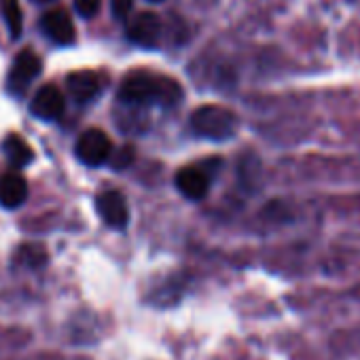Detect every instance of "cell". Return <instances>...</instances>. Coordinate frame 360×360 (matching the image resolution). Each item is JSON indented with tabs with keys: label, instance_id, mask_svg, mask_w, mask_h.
Listing matches in <instances>:
<instances>
[{
	"label": "cell",
	"instance_id": "obj_15",
	"mask_svg": "<svg viewBox=\"0 0 360 360\" xmlns=\"http://www.w3.org/2000/svg\"><path fill=\"white\" fill-rule=\"evenodd\" d=\"M112 159H110V165L115 167V169H123V167H127V165H131V161H134V148L131 146H123L117 155H110Z\"/></svg>",
	"mask_w": 360,
	"mask_h": 360
},
{
	"label": "cell",
	"instance_id": "obj_11",
	"mask_svg": "<svg viewBox=\"0 0 360 360\" xmlns=\"http://www.w3.org/2000/svg\"><path fill=\"white\" fill-rule=\"evenodd\" d=\"M68 91L77 102H91L100 94V79L94 70H75L66 79Z\"/></svg>",
	"mask_w": 360,
	"mask_h": 360
},
{
	"label": "cell",
	"instance_id": "obj_8",
	"mask_svg": "<svg viewBox=\"0 0 360 360\" xmlns=\"http://www.w3.org/2000/svg\"><path fill=\"white\" fill-rule=\"evenodd\" d=\"M41 28L47 39H51L58 45H70L77 39L72 18L66 9H53L47 11L41 20Z\"/></svg>",
	"mask_w": 360,
	"mask_h": 360
},
{
	"label": "cell",
	"instance_id": "obj_17",
	"mask_svg": "<svg viewBox=\"0 0 360 360\" xmlns=\"http://www.w3.org/2000/svg\"><path fill=\"white\" fill-rule=\"evenodd\" d=\"M37 3H53V0H37Z\"/></svg>",
	"mask_w": 360,
	"mask_h": 360
},
{
	"label": "cell",
	"instance_id": "obj_14",
	"mask_svg": "<svg viewBox=\"0 0 360 360\" xmlns=\"http://www.w3.org/2000/svg\"><path fill=\"white\" fill-rule=\"evenodd\" d=\"M102 0H75V9L81 18H94L100 11Z\"/></svg>",
	"mask_w": 360,
	"mask_h": 360
},
{
	"label": "cell",
	"instance_id": "obj_10",
	"mask_svg": "<svg viewBox=\"0 0 360 360\" xmlns=\"http://www.w3.org/2000/svg\"><path fill=\"white\" fill-rule=\"evenodd\" d=\"M28 198V183L18 172H9L0 178V206L9 210L20 208Z\"/></svg>",
	"mask_w": 360,
	"mask_h": 360
},
{
	"label": "cell",
	"instance_id": "obj_1",
	"mask_svg": "<svg viewBox=\"0 0 360 360\" xmlns=\"http://www.w3.org/2000/svg\"><path fill=\"white\" fill-rule=\"evenodd\" d=\"M119 100L131 106H174L183 100V87L169 77L153 75L148 70H134L123 79Z\"/></svg>",
	"mask_w": 360,
	"mask_h": 360
},
{
	"label": "cell",
	"instance_id": "obj_4",
	"mask_svg": "<svg viewBox=\"0 0 360 360\" xmlns=\"http://www.w3.org/2000/svg\"><path fill=\"white\" fill-rule=\"evenodd\" d=\"M41 68H43L41 58H39L34 51L24 49V51L15 58V64H13L11 70H9V79H7L9 91H13V94H24V91L28 89V85L41 75Z\"/></svg>",
	"mask_w": 360,
	"mask_h": 360
},
{
	"label": "cell",
	"instance_id": "obj_18",
	"mask_svg": "<svg viewBox=\"0 0 360 360\" xmlns=\"http://www.w3.org/2000/svg\"><path fill=\"white\" fill-rule=\"evenodd\" d=\"M155 3H157V0H155Z\"/></svg>",
	"mask_w": 360,
	"mask_h": 360
},
{
	"label": "cell",
	"instance_id": "obj_3",
	"mask_svg": "<svg viewBox=\"0 0 360 360\" xmlns=\"http://www.w3.org/2000/svg\"><path fill=\"white\" fill-rule=\"evenodd\" d=\"M75 153L87 165H102L104 161L110 159L112 142H110V138L102 129L91 127V129H87V131H83L79 136Z\"/></svg>",
	"mask_w": 360,
	"mask_h": 360
},
{
	"label": "cell",
	"instance_id": "obj_7",
	"mask_svg": "<svg viewBox=\"0 0 360 360\" xmlns=\"http://www.w3.org/2000/svg\"><path fill=\"white\" fill-rule=\"evenodd\" d=\"M176 187L180 189L185 198L198 202L204 200L208 195V187H210V178L204 165H189L183 167L176 174Z\"/></svg>",
	"mask_w": 360,
	"mask_h": 360
},
{
	"label": "cell",
	"instance_id": "obj_6",
	"mask_svg": "<svg viewBox=\"0 0 360 360\" xmlns=\"http://www.w3.org/2000/svg\"><path fill=\"white\" fill-rule=\"evenodd\" d=\"M66 108V100L64 94L60 91V87L56 85H43L37 96L32 98L30 110L34 117L43 119V121H56L64 115Z\"/></svg>",
	"mask_w": 360,
	"mask_h": 360
},
{
	"label": "cell",
	"instance_id": "obj_12",
	"mask_svg": "<svg viewBox=\"0 0 360 360\" xmlns=\"http://www.w3.org/2000/svg\"><path fill=\"white\" fill-rule=\"evenodd\" d=\"M3 153H5L7 161H9L13 167H18V169L26 167V165H30V163L34 161V150H32V146H30L22 136H18V134H9V136L5 138V142H3Z\"/></svg>",
	"mask_w": 360,
	"mask_h": 360
},
{
	"label": "cell",
	"instance_id": "obj_5",
	"mask_svg": "<svg viewBox=\"0 0 360 360\" xmlns=\"http://www.w3.org/2000/svg\"><path fill=\"white\" fill-rule=\"evenodd\" d=\"M96 208L102 221L112 229H123L129 221L127 202L119 191H102L96 198Z\"/></svg>",
	"mask_w": 360,
	"mask_h": 360
},
{
	"label": "cell",
	"instance_id": "obj_2",
	"mask_svg": "<svg viewBox=\"0 0 360 360\" xmlns=\"http://www.w3.org/2000/svg\"><path fill=\"white\" fill-rule=\"evenodd\" d=\"M191 129L210 140H225L236 131V117L223 106H202L191 117Z\"/></svg>",
	"mask_w": 360,
	"mask_h": 360
},
{
	"label": "cell",
	"instance_id": "obj_13",
	"mask_svg": "<svg viewBox=\"0 0 360 360\" xmlns=\"http://www.w3.org/2000/svg\"><path fill=\"white\" fill-rule=\"evenodd\" d=\"M0 9H3V18L7 22L11 39H20L24 30V15L20 9V0H0Z\"/></svg>",
	"mask_w": 360,
	"mask_h": 360
},
{
	"label": "cell",
	"instance_id": "obj_16",
	"mask_svg": "<svg viewBox=\"0 0 360 360\" xmlns=\"http://www.w3.org/2000/svg\"><path fill=\"white\" fill-rule=\"evenodd\" d=\"M134 0H112V13L115 18H127V13L131 11Z\"/></svg>",
	"mask_w": 360,
	"mask_h": 360
},
{
	"label": "cell",
	"instance_id": "obj_9",
	"mask_svg": "<svg viewBox=\"0 0 360 360\" xmlns=\"http://www.w3.org/2000/svg\"><path fill=\"white\" fill-rule=\"evenodd\" d=\"M127 37L142 47H155L161 37V20L150 11L138 13L127 28Z\"/></svg>",
	"mask_w": 360,
	"mask_h": 360
}]
</instances>
